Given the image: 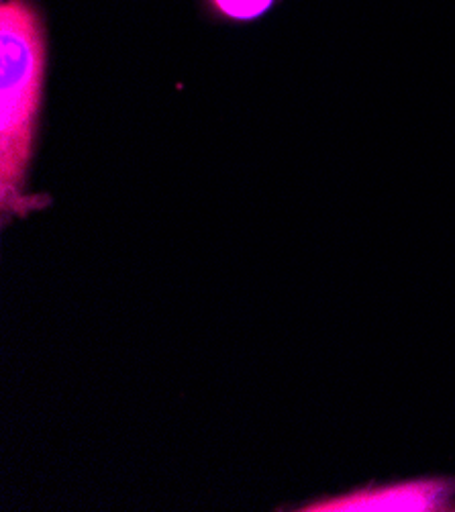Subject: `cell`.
Returning a JSON list of instances; mask_svg holds the SVG:
<instances>
[{
	"instance_id": "obj_1",
	"label": "cell",
	"mask_w": 455,
	"mask_h": 512,
	"mask_svg": "<svg viewBox=\"0 0 455 512\" xmlns=\"http://www.w3.org/2000/svg\"><path fill=\"white\" fill-rule=\"evenodd\" d=\"M0 204L5 215L33 209L25 194L45 80V33L27 0H11L0 11Z\"/></svg>"
},
{
	"instance_id": "obj_2",
	"label": "cell",
	"mask_w": 455,
	"mask_h": 512,
	"mask_svg": "<svg viewBox=\"0 0 455 512\" xmlns=\"http://www.w3.org/2000/svg\"><path fill=\"white\" fill-rule=\"evenodd\" d=\"M455 480L425 478L368 486L341 496L305 504L302 512H441L449 510Z\"/></svg>"
},
{
	"instance_id": "obj_3",
	"label": "cell",
	"mask_w": 455,
	"mask_h": 512,
	"mask_svg": "<svg viewBox=\"0 0 455 512\" xmlns=\"http://www.w3.org/2000/svg\"><path fill=\"white\" fill-rule=\"evenodd\" d=\"M211 5L229 19L251 21L262 17L274 5V0H211Z\"/></svg>"
}]
</instances>
